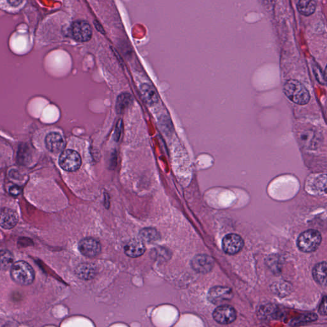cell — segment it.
<instances>
[{"label": "cell", "mask_w": 327, "mask_h": 327, "mask_svg": "<svg viewBox=\"0 0 327 327\" xmlns=\"http://www.w3.org/2000/svg\"><path fill=\"white\" fill-rule=\"evenodd\" d=\"M141 95L146 104L154 105L159 100L156 90L149 84L144 83L140 87Z\"/></svg>", "instance_id": "obj_15"}, {"label": "cell", "mask_w": 327, "mask_h": 327, "mask_svg": "<svg viewBox=\"0 0 327 327\" xmlns=\"http://www.w3.org/2000/svg\"><path fill=\"white\" fill-rule=\"evenodd\" d=\"M244 242L241 236L237 234H229L224 237L222 247L228 255H234L243 248Z\"/></svg>", "instance_id": "obj_6"}, {"label": "cell", "mask_w": 327, "mask_h": 327, "mask_svg": "<svg viewBox=\"0 0 327 327\" xmlns=\"http://www.w3.org/2000/svg\"><path fill=\"white\" fill-rule=\"evenodd\" d=\"M322 242V236L319 231L310 230L301 233L297 240V246L304 253H312L317 250Z\"/></svg>", "instance_id": "obj_3"}, {"label": "cell", "mask_w": 327, "mask_h": 327, "mask_svg": "<svg viewBox=\"0 0 327 327\" xmlns=\"http://www.w3.org/2000/svg\"><path fill=\"white\" fill-rule=\"evenodd\" d=\"M284 92L288 99L297 104L306 105L310 102V92L305 86L297 80L288 81L284 86Z\"/></svg>", "instance_id": "obj_1"}, {"label": "cell", "mask_w": 327, "mask_h": 327, "mask_svg": "<svg viewBox=\"0 0 327 327\" xmlns=\"http://www.w3.org/2000/svg\"><path fill=\"white\" fill-rule=\"evenodd\" d=\"M139 238H140L141 241L153 242L157 241L160 239V234L155 229L147 228L141 231L139 233Z\"/></svg>", "instance_id": "obj_20"}, {"label": "cell", "mask_w": 327, "mask_h": 327, "mask_svg": "<svg viewBox=\"0 0 327 327\" xmlns=\"http://www.w3.org/2000/svg\"><path fill=\"white\" fill-rule=\"evenodd\" d=\"M72 36L79 42H87L90 40L92 35V29L88 22L84 20H77L71 26Z\"/></svg>", "instance_id": "obj_5"}, {"label": "cell", "mask_w": 327, "mask_h": 327, "mask_svg": "<svg viewBox=\"0 0 327 327\" xmlns=\"http://www.w3.org/2000/svg\"><path fill=\"white\" fill-rule=\"evenodd\" d=\"M317 316L315 314H310L304 315L302 316V317L297 318L296 320H294L292 322V324L294 326H298V325L303 324L304 323H308V322H311L315 321L316 320L318 319Z\"/></svg>", "instance_id": "obj_22"}, {"label": "cell", "mask_w": 327, "mask_h": 327, "mask_svg": "<svg viewBox=\"0 0 327 327\" xmlns=\"http://www.w3.org/2000/svg\"><path fill=\"white\" fill-rule=\"evenodd\" d=\"M45 145L47 149L52 153L61 152L65 147V141L63 137L58 132H50L45 138Z\"/></svg>", "instance_id": "obj_13"}, {"label": "cell", "mask_w": 327, "mask_h": 327, "mask_svg": "<svg viewBox=\"0 0 327 327\" xmlns=\"http://www.w3.org/2000/svg\"><path fill=\"white\" fill-rule=\"evenodd\" d=\"M319 312L320 313V314H321L322 315H327V297H326V296H325L324 297L323 300H322V303H321V304H320Z\"/></svg>", "instance_id": "obj_25"}, {"label": "cell", "mask_w": 327, "mask_h": 327, "mask_svg": "<svg viewBox=\"0 0 327 327\" xmlns=\"http://www.w3.org/2000/svg\"><path fill=\"white\" fill-rule=\"evenodd\" d=\"M313 71H314V74L316 76V78L319 81L320 83L322 84H325L326 83V73L323 74L321 69L318 67V66H315L313 67Z\"/></svg>", "instance_id": "obj_23"}, {"label": "cell", "mask_w": 327, "mask_h": 327, "mask_svg": "<svg viewBox=\"0 0 327 327\" xmlns=\"http://www.w3.org/2000/svg\"><path fill=\"white\" fill-rule=\"evenodd\" d=\"M19 221V217L14 210L8 208L0 210V226L6 230L14 228Z\"/></svg>", "instance_id": "obj_12"}, {"label": "cell", "mask_w": 327, "mask_h": 327, "mask_svg": "<svg viewBox=\"0 0 327 327\" xmlns=\"http://www.w3.org/2000/svg\"><path fill=\"white\" fill-rule=\"evenodd\" d=\"M232 290L226 287H215L209 290L208 299L214 304H221L233 298Z\"/></svg>", "instance_id": "obj_8"}, {"label": "cell", "mask_w": 327, "mask_h": 327, "mask_svg": "<svg viewBox=\"0 0 327 327\" xmlns=\"http://www.w3.org/2000/svg\"><path fill=\"white\" fill-rule=\"evenodd\" d=\"M7 1L11 5L17 6L21 4L22 0H7Z\"/></svg>", "instance_id": "obj_26"}, {"label": "cell", "mask_w": 327, "mask_h": 327, "mask_svg": "<svg viewBox=\"0 0 327 327\" xmlns=\"http://www.w3.org/2000/svg\"><path fill=\"white\" fill-rule=\"evenodd\" d=\"M132 98L131 95L128 93H123L119 95L116 104V111L121 114L125 111L131 104Z\"/></svg>", "instance_id": "obj_19"}, {"label": "cell", "mask_w": 327, "mask_h": 327, "mask_svg": "<svg viewBox=\"0 0 327 327\" xmlns=\"http://www.w3.org/2000/svg\"><path fill=\"white\" fill-rule=\"evenodd\" d=\"M316 282L322 286L327 285V262H323L316 265L313 271Z\"/></svg>", "instance_id": "obj_16"}, {"label": "cell", "mask_w": 327, "mask_h": 327, "mask_svg": "<svg viewBox=\"0 0 327 327\" xmlns=\"http://www.w3.org/2000/svg\"><path fill=\"white\" fill-rule=\"evenodd\" d=\"M215 321L221 325L233 323L236 319L237 314L235 309L232 306L223 305L219 306L213 313Z\"/></svg>", "instance_id": "obj_7"}, {"label": "cell", "mask_w": 327, "mask_h": 327, "mask_svg": "<svg viewBox=\"0 0 327 327\" xmlns=\"http://www.w3.org/2000/svg\"><path fill=\"white\" fill-rule=\"evenodd\" d=\"M79 250L82 255L88 258H94L101 251L99 242L91 237H87L80 241Z\"/></svg>", "instance_id": "obj_9"}, {"label": "cell", "mask_w": 327, "mask_h": 327, "mask_svg": "<svg viewBox=\"0 0 327 327\" xmlns=\"http://www.w3.org/2000/svg\"><path fill=\"white\" fill-rule=\"evenodd\" d=\"M76 273L83 280H89L94 278L96 270L95 267L91 264H83L77 267Z\"/></svg>", "instance_id": "obj_17"}, {"label": "cell", "mask_w": 327, "mask_h": 327, "mask_svg": "<svg viewBox=\"0 0 327 327\" xmlns=\"http://www.w3.org/2000/svg\"><path fill=\"white\" fill-rule=\"evenodd\" d=\"M13 264V256L7 250L0 251V270L6 271Z\"/></svg>", "instance_id": "obj_21"}, {"label": "cell", "mask_w": 327, "mask_h": 327, "mask_svg": "<svg viewBox=\"0 0 327 327\" xmlns=\"http://www.w3.org/2000/svg\"><path fill=\"white\" fill-rule=\"evenodd\" d=\"M191 265L194 271L199 273L206 274L214 268V262L210 256L206 255L196 256L192 260Z\"/></svg>", "instance_id": "obj_11"}, {"label": "cell", "mask_w": 327, "mask_h": 327, "mask_svg": "<svg viewBox=\"0 0 327 327\" xmlns=\"http://www.w3.org/2000/svg\"><path fill=\"white\" fill-rule=\"evenodd\" d=\"M297 8L302 14L309 16L315 12L317 3L315 0H299Z\"/></svg>", "instance_id": "obj_18"}, {"label": "cell", "mask_w": 327, "mask_h": 327, "mask_svg": "<svg viewBox=\"0 0 327 327\" xmlns=\"http://www.w3.org/2000/svg\"><path fill=\"white\" fill-rule=\"evenodd\" d=\"M81 158L76 151H63L59 158V164L63 170L73 172L78 170L81 165Z\"/></svg>", "instance_id": "obj_4"}, {"label": "cell", "mask_w": 327, "mask_h": 327, "mask_svg": "<svg viewBox=\"0 0 327 327\" xmlns=\"http://www.w3.org/2000/svg\"><path fill=\"white\" fill-rule=\"evenodd\" d=\"M299 139L302 145L307 149H315L320 143V138L317 130L311 128L301 130L299 134Z\"/></svg>", "instance_id": "obj_10"}, {"label": "cell", "mask_w": 327, "mask_h": 327, "mask_svg": "<svg viewBox=\"0 0 327 327\" xmlns=\"http://www.w3.org/2000/svg\"><path fill=\"white\" fill-rule=\"evenodd\" d=\"M122 120H120L119 121L117 125H116L115 133H114V139H115L116 141H118L120 138L121 133H122Z\"/></svg>", "instance_id": "obj_24"}, {"label": "cell", "mask_w": 327, "mask_h": 327, "mask_svg": "<svg viewBox=\"0 0 327 327\" xmlns=\"http://www.w3.org/2000/svg\"><path fill=\"white\" fill-rule=\"evenodd\" d=\"M125 255L130 258H138L145 252V247L141 240H132L124 247Z\"/></svg>", "instance_id": "obj_14"}, {"label": "cell", "mask_w": 327, "mask_h": 327, "mask_svg": "<svg viewBox=\"0 0 327 327\" xmlns=\"http://www.w3.org/2000/svg\"><path fill=\"white\" fill-rule=\"evenodd\" d=\"M11 277L15 283L20 285H31L35 279V272L28 263L19 261L11 267Z\"/></svg>", "instance_id": "obj_2"}, {"label": "cell", "mask_w": 327, "mask_h": 327, "mask_svg": "<svg viewBox=\"0 0 327 327\" xmlns=\"http://www.w3.org/2000/svg\"><path fill=\"white\" fill-rule=\"evenodd\" d=\"M10 193L12 194L13 196L19 195L20 193V189L17 187H12L10 190Z\"/></svg>", "instance_id": "obj_27"}]
</instances>
